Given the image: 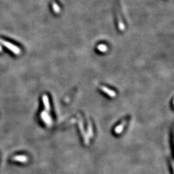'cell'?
<instances>
[{"label": "cell", "instance_id": "cell-1", "mask_svg": "<svg viewBox=\"0 0 174 174\" xmlns=\"http://www.w3.org/2000/svg\"><path fill=\"white\" fill-rule=\"evenodd\" d=\"M0 43H1L2 45H3L5 47L7 48V49H9L10 50H11L14 54L16 55H19L21 54V49L17 47H16V45L12 44L11 43H9L7 41H5V40L3 39H0Z\"/></svg>", "mask_w": 174, "mask_h": 174}, {"label": "cell", "instance_id": "cell-2", "mask_svg": "<svg viewBox=\"0 0 174 174\" xmlns=\"http://www.w3.org/2000/svg\"><path fill=\"white\" fill-rule=\"evenodd\" d=\"M41 119H43V121L45 123H47V125L50 126V125H51V123H52L51 118H50V117L47 112H42L41 113Z\"/></svg>", "mask_w": 174, "mask_h": 174}, {"label": "cell", "instance_id": "cell-3", "mask_svg": "<svg viewBox=\"0 0 174 174\" xmlns=\"http://www.w3.org/2000/svg\"><path fill=\"white\" fill-rule=\"evenodd\" d=\"M13 159L15 161L20 163H27L28 161V158L25 155H17L13 157Z\"/></svg>", "mask_w": 174, "mask_h": 174}, {"label": "cell", "instance_id": "cell-4", "mask_svg": "<svg viewBox=\"0 0 174 174\" xmlns=\"http://www.w3.org/2000/svg\"><path fill=\"white\" fill-rule=\"evenodd\" d=\"M43 102L45 109L49 112V111H50V105L49 102V98H48L47 95H43Z\"/></svg>", "mask_w": 174, "mask_h": 174}, {"label": "cell", "instance_id": "cell-5", "mask_svg": "<svg viewBox=\"0 0 174 174\" xmlns=\"http://www.w3.org/2000/svg\"><path fill=\"white\" fill-rule=\"evenodd\" d=\"M101 89L103 90V91L107 93L108 95H109L110 96H111V97H114L115 95V94L114 92L112 91V90H109L108 89H107V88H106L105 87H101Z\"/></svg>", "mask_w": 174, "mask_h": 174}, {"label": "cell", "instance_id": "cell-6", "mask_svg": "<svg viewBox=\"0 0 174 174\" xmlns=\"http://www.w3.org/2000/svg\"><path fill=\"white\" fill-rule=\"evenodd\" d=\"M125 125V121L124 123H121V124L119 126H118L117 127H116L115 129V133H119L121 132L122 131H123V128H124Z\"/></svg>", "mask_w": 174, "mask_h": 174}, {"label": "cell", "instance_id": "cell-7", "mask_svg": "<svg viewBox=\"0 0 174 174\" xmlns=\"http://www.w3.org/2000/svg\"><path fill=\"white\" fill-rule=\"evenodd\" d=\"M2 50H3V49H2V47L0 46V52H1Z\"/></svg>", "mask_w": 174, "mask_h": 174}]
</instances>
